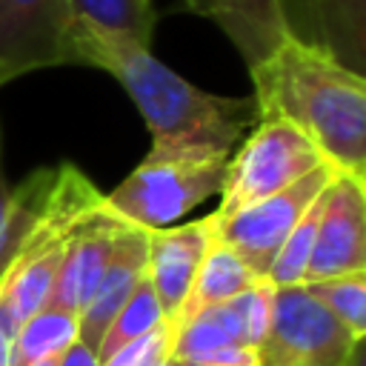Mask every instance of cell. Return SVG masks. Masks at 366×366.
Instances as JSON below:
<instances>
[{
	"mask_svg": "<svg viewBox=\"0 0 366 366\" xmlns=\"http://www.w3.org/2000/svg\"><path fill=\"white\" fill-rule=\"evenodd\" d=\"M74 57L83 66L109 71L126 89L149 126V152H200L232 157L257 123L252 97L203 92L163 66L149 46L100 31L80 20L74 23Z\"/></svg>",
	"mask_w": 366,
	"mask_h": 366,
	"instance_id": "1",
	"label": "cell"
},
{
	"mask_svg": "<svg viewBox=\"0 0 366 366\" xmlns=\"http://www.w3.org/2000/svg\"><path fill=\"white\" fill-rule=\"evenodd\" d=\"M257 120H283L306 134L343 174L366 180V80L335 51L289 34L249 69Z\"/></svg>",
	"mask_w": 366,
	"mask_h": 366,
	"instance_id": "2",
	"label": "cell"
},
{
	"mask_svg": "<svg viewBox=\"0 0 366 366\" xmlns=\"http://www.w3.org/2000/svg\"><path fill=\"white\" fill-rule=\"evenodd\" d=\"M226 163L229 157L200 152H149L112 192H103V206L143 232L174 226L220 192Z\"/></svg>",
	"mask_w": 366,
	"mask_h": 366,
	"instance_id": "3",
	"label": "cell"
},
{
	"mask_svg": "<svg viewBox=\"0 0 366 366\" xmlns=\"http://www.w3.org/2000/svg\"><path fill=\"white\" fill-rule=\"evenodd\" d=\"M323 163L329 160L295 126L283 120H257L226 163L214 214L232 217L240 209L289 189Z\"/></svg>",
	"mask_w": 366,
	"mask_h": 366,
	"instance_id": "4",
	"label": "cell"
},
{
	"mask_svg": "<svg viewBox=\"0 0 366 366\" xmlns=\"http://www.w3.org/2000/svg\"><path fill=\"white\" fill-rule=\"evenodd\" d=\"M357 340L303 289L272 295V317L257 346L260 366H343Z\"/></svg>",
	"mask_w": 366,
	"mask_h": 366,
	"instance_id": "5",
	"label": "cell"
},
{
	"mask_svg": "<svg viewBox=\"0 0 366 366\" xmlns=\"http://www.w3.org/2000/svg\"><path fill=\"white\" fill-rule=\"evenodd\" d=\"M100 197L103 192L74 163L34 169L20 186H14L6 220L0 226V283L11 263L54 217L92 209L100 203Z\"/></svg>",
	"mask_w": 366,
	"mask_h": 366,
	"instance_id": "6",
	"label": "cell"
},
{
	"mask_svg": "<svg viewBox=\"0 0 366 366\" xmlns=\"http://www.w3.org/2000/svg\"><path fill=\"white\" fill-rule=\"evenodd\" d=\"M69 0H0V86L20 74L77 63Z\"/></svg>",
	"mask_w": 366,
	"mask_h": 366,
	"instance_id": "7",
	"label": "cell"
},
{
	"mask_svg": "<svg viewBox=\"0 0 366 366\" xmlns=\"http://www.w3.org/2000/svg\"><path fill=\"white\" fill-rule=\"evenodd\" d=\"M337 174L340 172L332 163H323L289 189L252 203L232 217H217V237L226 240L260 280H266V272L295 223L332 186Z\"/></svg>",
	"mask_w": 366,
	"mask_h": 366,
	"instance_id": "8",
	"label": "cell"
},
{
	"mask_svg": "<svg viewBox=\"0 0 366 366\" xmlns=\"http://www.w3.org/2000/svg\"><path fill=\"white\" fill-rule=\"evenodd\" d=\"M357 272H366V180L340 172L326 192L303 283Z\"/></svg>",
	"mask_w": 366,
	"mask_h": 366,
	"instance_id": "9",
	"label": "cell"
},
{
	"mask_svg": "<svg viewBox=\"0 0 366 366\" xmlns=\"http://www.w3.org/2000/svg\"><path fill=\"white\" fill-rule=\"evenodd\" d=\"M214 234H217L214 212L206 217L146 232V280L160 303L163 320L177 323L194 272Z\"/></svg>",
	"mask_w": 366,
	"mask_h": 366,
	"instance_id": "10",
	"label": "cell"
},
{
	"mask_svg": "<svg viewBox=\"0 0 366 366\" xmlns=\"http://www.w3.org/2000/svg\"><path fill=\"white\" fill-rule=\"evenodd\" d=\"M123 226L126 223L120 217H114L103 206V200L71 226L46 306H57V309H69V312L80 315V309L86 306L92 289L97 286V280L114 252V243H117Z\"/></svg>",
	"mask_w": 366,
	"mask_h": 366,
	"instance_id": "11",
	"label": "cell"
},
{
	"mask_svg": "<svg viewBox=\"0 0 366 366\" xmlns=\"http://www.w3.org/2000/svg\"><path fill=\"white\" fill-rule=\"evenodd\" d=\"M146 277V232L137 226H123L114 252L92 289L86 306L77 315V337L97 352L109 323L120 312V306L129 300V295L137 289V283Z\"/></svg>",
	"mask_w": 366,
	"mask_h": 366,
	"instance_id": "12",
	"label": "cell"
},
{
	"mask_svg": "<svg viewBox=\"0 0 366 366\" xmlns=\"http://www.w3.org/2000/svg\"><path fill=\"white\" fill-rule=\"evenodd\" d=\"M212 20L229 34L246 69L257 66L295 34L283 0H212Z\"/></svg>",
	"mask_w": 366,
	"mask_h": 366,
	"instance_id": "13",
	"label": "cell"
},
{
	"mask_svg": "<svg viewBox=\"0 0 366 366\" xmlns=\"http://www.w3.org/2000/svg\"><path fill=\"white\" fill-rule=\"evenodd\" d=\"M260 277L243 263V257L226 243L220 240L217 234L212 237L197 272H194V280H192V289H189V297L180 309V320L203 312V309H212V306H220L237 295H243L246 289H252ZM174 323V326H177Z\"/></svg>",
	"mask_w": 366,
	"mask_h": 366,
	"instance_id": "14",
	"label": "cell"
},
{
	"mask_svg": "<svg viewBox=\"0 0 366 366\" xmlns=\"http://www.w3.org/2000/svg\"><path fill=\"white\" fill-rule=\"evenodd\" d=\"M223 346H243L240 340V323L234 315L232 300L203 309L174 326V343H172V360L177 363H197L200 357L223 349ZM249 349V346H246Z\"/></svg>",
	"mask_w": 366,
	"mask_h": 366,
	"instance_id": "15",
	"label": "cell"
},
{
	"mask_svg": "<svg viewBox=\"0 0 366 366\" xmlns=\"http://www.w3.org/2000/svg\"><path fill=\"white\" fill-rule=\"evenodd\" d=\"M77 340V315L57 306L37 309L11 340V366H29L57 357Z\"/></svg>",
	"mask_w": 366,
	"mask_h": 366,
	"instance_id": "16",
	"label": "cell"
},
{
	"mask_svg": "<svg viewBox=\"0 0 366 366\" xmlns=\"http://www.w3.org/2000/svg\"><path fill=\"white\" fill-rule=\"evenodd\" d=\"M69 6L80 23L117 37H129L140 46L152 43L157 23L152 0H69Z\"/></svg>",
	"mask_w": 366,
	"mask_h": 366,
	"instance_id": "17",
	"label": "cell"
},
{
	"mask_svg": "<svg viewBox=\"0 0 366 366\" xmlns=\"http://www.w3.org/2000/svg\"><path fill=\"white\" fill-rule=\"evenodd\" d=\"M355 340L366 337V272L300 283Z\"/></svg>",
	"mask_w": 366,
	"mask_h": 366,
	"instance_id": "18",
	"label": "cell"
},
{
	"mask_svg": "<svg viewBox=\"0 0 366 366\" xmlns=\"http://www.w3.org/2000/svg\"><path fill=\"white\" fill-rule=\"evenodd\" d=\"M160 323H163L160 303H157V297H154L149 280L143 277V280L137 283V289L129 295V300L120 306V312L114 315V320L109 323V329H106V335H103V340H100V346H97L100 363H103L106 357H112L117 349L129 346L132 340H137V337L154 332Z\"/></svg>",
	"mask_w": 366,
	"mask_h": 366,
	"instance_id": "19",
	"label": "cell"
},
{
	"mask_svg": "<svg viewBox=\"0 0 366 366\" xmlns=\"http://www.w3.org/2000/svg\"><path fill=\"white\" fill-rule=\"evenodd\" d=\"M172 343H174V323L163 320L154 332L117 349L100 366H177L172 360Z\"/></svg>",
	"mask_w": 366,
	"mask_h": 366,
	"instance_id": "20",
	"label": "cell"
},
{
	"mask_svg": "<svg viewBox=\"0 0 366 366\" xmlns=\"http://www.w3.org/2000/svg\"><path fill=\"white\" fill-rule=\"evenodd\" d=\"M192 366H260L257 360V349H246V346H223L206 357H200Z\"/></svg>",
	"mask_w": 366,
	"mask_h": 366,
	"instance_id": "21",
	"label": "cell"
},
{
	"mask_svg": "<svg viewBox=\"0 0 366 366\" xmlns=\"http://www.w3.org/2000/svg\"><path fill=\"white\" fill-rule=\"evenodd\" d=\"M57 366H100V357H97V352L92 346H86L77 337L66 352L57 355Z\"/></svg>",
	"mask_w": 366,
	"mask_h": 366,
	"instance_id": "22",
	"label": "cell"
},
{
	"mask_svg": "<svg viewBox=\"0 0 366 366\" xmlns=\"http://www.w3.org/2000/svg\"><path fill=\"white\" fill-rule=\"evenodd\" d=\"M17 335V323L6 303L0 300V366H11V340Z\"/></svg>",
	"mask_w": 366,
	"mask_h": 366,
	"instance_id": "23",
	"label": "cell"
},
{
	"mask_svg": "<svg viewBox=\"0 0 366 366\" xmlns=\"http://www.w3.org/2000/svg\"><path fill=\"white\" fill-rule=\"evenodd\" d=\"M9 200H11V186L6 183V169H3V134H0V226H3L6 212H9Z\"/></svg>",
	"mask_w": 366,
	"mask_h": 366,
	"instance_id": "24",
	"label": "cell"
},
{
	"mask_svg": "<svg viewBox=\"0 0 366 366\" xmlns=\"http://www.w3.org/2000/svg\"><path fill=\"white\" fill-rule=\"evenodd\" d=\"M189 11L200 14V17H212V0H180Z\"/></svg>",
	"mask_w": 366,
	"mask_h": 366,
	"instance_id": "25",
	"label": "cell"
},
{
	"mask_svg": "<svg viewBox=\"0 0 366 366\" xmlns=\"http://www.w3.org/2000/svg\"><path fill=\"white\" fill-rule=\"evenodd\" d=\"M343 366H366V352H363V340H357L355 346H352V352H349V357H346V363Z\"/></svg>",
	"mask_w": 366,
	"mask_h": 366,
	"instance_id": "26",
	"label": "cell"
},
{
	"mask_svg": "<svg viewBox=\"0 0 366 366\" xmlns=\"http://www.w3.org/2000/svg\"><path fill=\"white\" fill-rule=\"evenodd\" d=\"M29 366H57V357H46V360H37V363H29Z\"/></svg>",
	"mask_w": 366,
	"mask_h": 366,
	"instance_id": "27",
	"label": "cell"
},
{
	"mask_svg": "<svg viewBox=\"0 0 366 366\" xmlns=\"http://www.w3.org/2000/svg\"><path fill=\"white\" fill-rule=\"evenodd\" d=\"M174 363H177V360H174ZM177 366H192V363H177Z\"/></svg>",
	"mask_w": 366,
	"mask_h": 366,
	"instance_id": "28",
	"label": "cell"
}]
</instances>
